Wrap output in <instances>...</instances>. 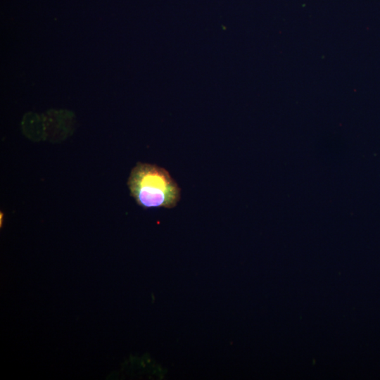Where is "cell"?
Listing matches in <instances>:
<instances>
[{"label": "cell", "mask_w": 380, "mask_h": 380, "mask_svg": "<svg viewBox=\"0 0 380 380\" xmlns=\"http://www.w3.org/2000/svg\"><path fill=\"white\" fill-rule=\"evenodd\" d=\"M127 186L136 203L144 208H172L181 197L170 173L156 165L138 163L131 170Z\"/></svg>", "instance_id": "6da1fadb"}]
</instances>
